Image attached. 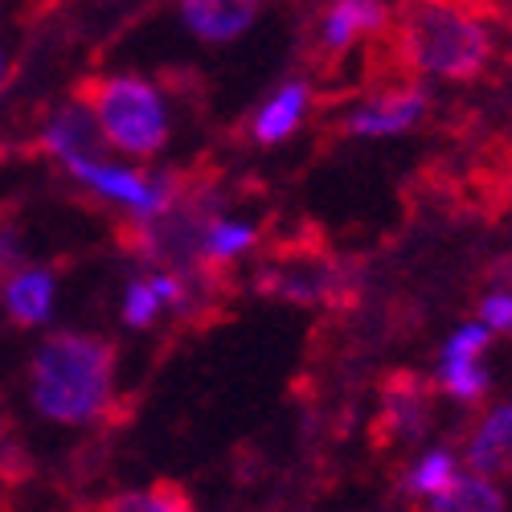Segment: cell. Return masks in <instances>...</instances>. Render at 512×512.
<instances>
[{"label": "cell", "mask_w": 512, "mask_h": 512, "mask_svg": "<svg viewBox=\"0 0 512 512\" xmlns=\"http://www.w3.org/2000/svg\"><path fill=\"white\" fill-rule=\"evenodd\" d=\"M431 418V390L418 373H390L381 381V426L402 439H418Z\"/></svg>", "instance_id": "obj_5"}, {"label": "cell", "mask_w": 512, "mask_h": 512, "mask_svg": "<svg viewBox=\"0 0 512 512\" xmlns=\"http://www.w3.org/2000/svg\"><path fill=\"white\" fill-rule=\"evenodd\" d=\"M431 512H504V496L496 492L492 480L467 472V476H451V484L443 492L431 496Z\"/></svg>", "instance_id": "obj_11"}, {"label": "cell", "mask_w": 512, "mask_h": 512, "mask_svg": "<svg viewBox=\"0 0 512 512\" xmlns=\"http://www.w3.org/2000/svg\"><path fill=\"white\" fill-rule=\"evenodd\" d=\"M381 25H386V5L381 0H332V9L324 13V54L336 58L345 54L357 37L365 33H377Z\"/></svg>", "instance_id": "obj_8"}, {"label": "cell", "mask_w": 512, "mask_h": 512, "mask_svg": "<svg viewBox=\"0 0 512 512\" xmlns=\"http://www.w3.org/2000/svg\"><path fill=\"white\" fill-rule=\"evenodd\" d=\"M439 386H443V394H451L459 402H476L488 394V373L480 369V361H443Z\"/></svg>", "instance_id": "obj_14"}, {"label": "cell", "mask_w": 512, "mask_h": 512, "mask_svg": "<svg viewBox=\"0 0 512 512\" xmlns=\"http://www.w3.org/2000/svg\"><path fill=\"white\" fill-rule=\"evenodd\" d=\"M451 476H455V459L447 455V451H431L426 455L414 472L406 476V484H410V492H418V496H435V492H443L447 484H451Z\"/></svg>", "instance_id": "obj_16"}, {"label": "cell", "mask_w": 512, "mask_h": 512, "mask_svg": "<svg viewBox=\"0 0 512 512\" xmlns=\"http://www.w3.org/2000/svg\"><path fill=\"white\" fill-rule=\"evenodd\" d=\"M304 107H308V87H304V82H291V87H283V91L259 111V119H254V140H259V144H279V140H287L295 127H300Z\"/></svg>", "instance_id": "obj_12"}, {"label": "cell", "mask_w": 512, "mask_h": 512, "mask_svg": "<svg viewBox=\"0 0 512 512\" xmlns=\"http://www.w3.org/2000/svg\"><path fill=\"white\" fill-rule=\"evenodd\" d=\"M5 308L21 328H37L54 312V279L46 271H25L21 279H9Z\"/></svg>", "instance_id": "obj_10"}, {"label": "cell", "mask_w": 512, "mask_h": 512, "mask_svg": "<svg viewBox=\"0 0 512 512\" xmlns=\"http://www.w3.org/2000/svg\"><path fill=\"white\" fill-rule=\"evenodd\" d=\"M480 316H484L488 328H504V332H512V295H508V291L488 295V300L480 304Z\"/></svg>", "instance_id": "obj_20"}, {"label": "cell", "mask_w": 512, "mask_h": 512, "mask_svg": "<svg viewBox=\"0 0 512 512\" xmlns=\"http://www.w3.org/2000/svg\"><path fill=\"white\" fill-rule=\"evenodd\" d=\"M426 111V91L422 87H402L381 95L377 103H369L365 111L345 119V132L349 136H398L406 127Z\"/></svg>", "instance_id": "obj_6"}, {"label": "cell", "mask_w": 512, "mask_h": 512, "mask_svg": "<svg viewBox=\"0 0 512 512\" xmlns=\"http://www.w3.org/2000/svg\"><path fill=\"white\" fill-rule=\"evenodd\" d=\"M103 512H197V508H193V500H189V492H185L181 484L156 480V484L144 488V492H123V496H115Z\"/></svg>", "instance_id": "obj_13"}, {"label": "cell", "mask_w": 512, "mask_h": 512, "mask_svg": "<svg viewBox=\"0 0 512 512\" xmlns=\"http://www.w3.org/2000/svg\"><path fill=\"white\" fill-rule=\"evenodd\" d=\"M398 58L406 70L472 82L492 62V33L472 0H406L398 9Z\"/></svg>", "instance_id": "obj_2"}, {"label": "cell", "mask_w": 512, "mask_h": 512, "mask_svg": "<svg viewBox=\"0 0 512 512\" xmlns=\"http://www.w3.org/2000/svg\"><path fill=\"white\" fill-rule=\"evenodd\" d=\"M115 345L91 332H54L33 353V406L54 422H91L111 406Z\"/></svg>", "instance_id": "obj_1"}, {"label": "cell", "mask_w": 512, "mask_h": 512, "mask_svg": "<svg viewBox=\"0 0 512 512\" xmlns=\"http://www.w3.org/2000/svg\"><path fill=\"white\" fill-rule=\"evenodd\" d=\"M467 463L472 472L492 480V476H512V406H496L467 447Z\"/></svg>", "instance_id": "obj_9"}, {"label": "cell", "mask_w": 512, "mask_h": 512, "mask_svg": "<svg viewBox=\"0 0 512 512\" xmlns=\"http://www.w3.org/2000/svg\"><path fill=\"white\" fill-rule=\"evenodd\" d=\"M46 148L70 168V173H78L82 164H99L103 160V148H107V136L103 127L95 123V115L82 107V103H70L62 107L50 127H46Z\"/></svg>", "instance_id": "obj_4"}, {"label": "cell", "mask_w": 512, "mask_h": 512, "mask_svg": "<svg viewBox=\"0 0 512 512\" xmlns=\"http://www.w3.org/2000/svg\"><path fill=\"white\" fill-rule=\"evenodd\" d=\"M484 349H488V324H463L443 345V361H476Z\"/></svg>", "instance_id": "obj_18"}, {"label": "cell", "mask_w": 512, "mask_h": 512, "mask_svg": "<svg viewBox=\"0 0 512 512\" xmlns=\"http://www.w3.org/2000/svg\"><path fill=\"white\" fill-rule=\"evenodd\" d=\"M254 242V226H242V222H213L205 242H201V259L205 263H226L234 254H242L246 246Z\"/></svg>", "instance_id": "obj_15"}, {"label": "cell", "mask_w": 512, "mask_h": 512, "mask_svg": "<svg viewBox=\"0 0 512 512\" xmlns=\"http://www.w3.org/2000/svg\"><path fill=\"white\" fill-rule=\"evenodd\" d=\"M263 0H181L185 25L205 41H234L259 17Z\"/></svg>", "instance_id": "obj_7"}, {"label": "cell", "mask_w": 512, "mask_h": 512, "mask_svg": "<svg viewBox=\"0 0 512 512\" xmlns=\"http://www.w3.org/2000/svg\"><path fill=\"white\" fill-rule=\"evenodd\" d=\"M78 103L95 115L103 136L127 156H156L168 144V115L156 95L136 74L87 78L78 87Z\"/></svg>", "instance_id": "obj_3"}, {"label": "cell", "mask_w": 512, "mask_h": 512, "mask_svg": "<svg viewBox=\"0 0 512 512\" xmlns=\"http://www.w3.org/2000/svg\"><path fill=\"white\" fill-rule=\"evenodd\" d=\"M21 263H25V250H21L17 226L13 222H0V279H9Z\"/></svg>", "instance_id": "obj_19"}, {"label": "cell", "mask_w": 512, "mask_h": 512, "mask_svg": "<svg viewBox=\"0 0 512 512\" xmlns=\"http://www.w3.org/2000/svg\"><path fill=\"white\" fill-rule=\"evenodd\" d=\"M160 312V295L152 291V283H132L127 287V300H123V320L132 328H148Z\"/></svg>", "instance_id": "obj_17"}, {"label": "cell", "mask_w": 512, "mask_h": 512, "mask_svg": "<svg viewBox=\"0 0 512 512\" xmlns=\"http://www.w3.org/2000/svg\"><path fill=\"white\" fill-rule=\"evenodd\" d=\"M0 82H5V62H0Z\"/></svg>", "instance_id": "obj_21"}]
</instances>
